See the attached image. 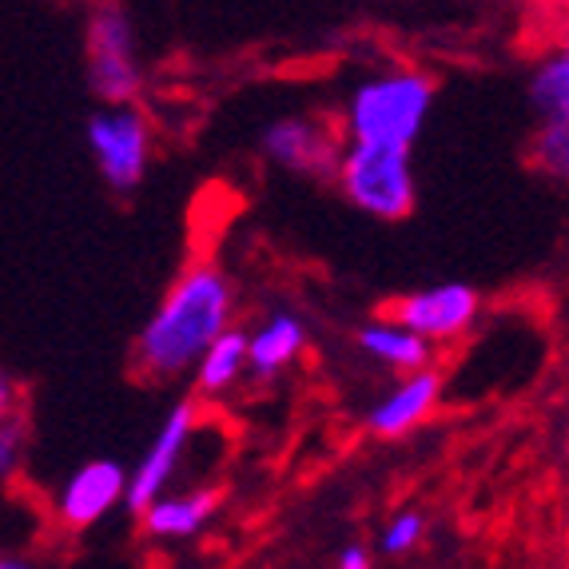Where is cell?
Returning a JSON list of instances; mask_svg holds the SVG:
<instances>
[{
    "instance_id": "obj_11",
    "label": "cell",
    "mask_w": 569,
    "mask_h": 569,
    "mask_svg": "<svg viewBox=\"0 0 569 569\" xmlns=\"http://www.w3.org/2000/svg\"><path fill=\"white\" fill-rule=\"evenodd\" d=\"M223 510V486L203 482L188 490H163L148 510L136 513L140 533L156 546H183L211 530V522Z\"/></svg>"
},
{
    "instance_id": "obj_13",
    "label": "cell",
    "mask_w": 569,
    "mask_h": 569,
    "mask_svg": "<svg viewBox=\"0 0 569 569\" xmlns=\"http://www.w3.org/2000/svg\"><path fill=\"white\" fill-rule=\"evenodd\" d=\"M355 347H359V355L370 367L387 370V375H410V370L435 367L438 351H442V347L410 331L407 323H399L387 311L355 327Z\"/></svg>"
},
{
    "instance_id": "obj_10",
    "label": "cell",
    "mask_w": 569,
    "mask_h": 569,
    "mask_svg": "<svg viewBox=\"0 0 569 569\" xmlns=\"http://www.w3.org/2000/svg\"><path fill=\"white\" fill-rule=\"evenodd\" d=\"M442 395H447V379H442L438 367L395 375V387L382 390L379 399L367 407L362 427H367L370 438H379V442H402V438L422 430L438 415Z\"/></svg>"
},
{
    "instance_id": "obj_20",
    "label": "cell",
    "mask_w": 569,
    "mask_h": 569,
    "mask_svg": "<svg viewBox=\"0 0 569 569\" xmlns=\"http://www.w3.org/2000/svg\"><path fill=\"white\" fill-rule=\"evenodd\" d=\"M335 566L339 569H370L375 566V550L362 546V541H351V546H342V550L335 553Z\"/></svg>"
},
{
    "instance_id": "obj_21",
    "label": "cell",
    "mask_w": 569,
    "mask_h": 569,
    "mask_svg": "<svg viewBox=\"0 0 569 569\" xmlns=\"http://www.w3.org/2000/svg\"><path fill=\"white\" fill-rule=\"evenodd\" d=\"M550 32H553V44H561V48H569V4L558 12V17L550 20Z\"/></svg>"
},
{
    "instance_id": "obj_3",
    "label": "cell",
    "mask_w": 569,
    "mask_h": 569,
    "mask_svg": "<svg viewBox=\"0 0 569 569\" xmlns=\"http://www.w3.org/2000/svg\"><path fill=\"white\" fill-rule=\"evenodd\" d=\"M415 148L379 140H347V152L331 188L362 216L379 223H402L418 203Z\"/></svg>"
},
{
    "instance_id": "obj_4",
    "label": "cell",
    "mask_w": 569,
    "mask_h": 569,
    "mask_svg": "<svg viewBox=\"0 0 569 569\" xmlns=\"http://www.w3.org/2000/svg\"><path fill=\"white\" fill-rule=\"evenodd\" d=\"M84 80L96 104H140L143 72L140 37L120 0H96L84 17Z\"/></svg>"
},
{
    "instance_id": "obj_16",
    "label": "cell",
    "mask_w": 569,
    "mask_h": 569,
    "mask_svg": "<svg viewBox=\"0 0 569 569\" xmlns=\"http://www.w3.org/2000/svg\"><path fill=\"white\" fill-rule=\"evenodd\" d=\"M530 163L538 176L569 183V116H546L530 136Z\"/></svg>"
},
{
    "instance_id": "obj_7",
    "label": "cell",
    "mask_w": 569,
    "mask_h": 569,
    "mask_svg": "<svg viewBox=\"0 0 569 569\" xmlns=\"http://www.w3.org/2000/svg\"><path fill=\"white\" fill-rule=\"evenodd\" d=\"M200 427H203V399L188 395V399L171 402V410L160 418L152 442H148L140 462L132 466V478H128V502H123V510L132 513V518L140 510H148L163 490H171L183 458L191 455V442H196Z\"/></svg>"
},
{
    "instance_id": "obj_6",
    "label": "cell",
    "mask_w": 569,
    "mask_h": 569,
    "mask_svg": "<svg viewBox=\"0 0 569 569\" xmlns=\"http://www.w3.org/2000/svg\"><path fill=\"white\" fill-rule=\"evenodd\" d=\"M259 152L271 168L287 171V176L335 183V171L347 152V132L331 116L291 112L267 123L259 136Z\"/></svg>"
},
{
    "instance_id": "obj_19",
    "label": "cell",
    "mask_w": 569,
    "mask_h": 569,
    "mask_svg": "<svg viewBox=\"0 0 569 569\" xmlns=\"http://www.w3.org/2000/svg\"><path fill=\"white\" fill-rule=\"evenodd\" d=\"M498 4H506V9L522 12V17H546L553 20L561 9H566L569 0H498Z\"/></svg>"
},
{
    "instance_id": "obj_8",
    "label": "cell",
    "mask_w": 569,
    "mask_h": 569,
    "mask_svg": "<svg viewBox=\"0 0 569 569\" xmlns=\"http://www.w3.org/2000/svg\"><path fill=\"white\" fill-rule=\"evenodd\" d=\"M482 307L486 299L475 283L447 279V283H430L399 295L382 311L395 315L399 323H407L410 331H418L435 347H455V342H462L466 335L482 323Z\"/></svg>"
},
{
    "instance_id": "obj_9",
    "label": "cell",
    "mask_w": 569,
    "mask_h": 569,
    "mask_svg": "<svg viewBox=\"0 0 569 569\" xmlns=\"http://www.w3.org/2000/svg\"><path fill=\"white\" fill-rule=\"evenodd\" d=\"M128 478L116 458H88L52 493V522L64 533H88L128 502Z\"/></svg>"
},
{
    "instance_id": "obj_5",
    "label": "cell",
    "mask_w": 569,
    "mask_h": 569,
    "mask_svg": "<svg viewBox=\"0 0 569 569\" xmlns=\"http://www.w3.org/2000/svg\"><path fill=\"white\" fill-rule=\"evenodd\" d=\"M88 156L112 196H132L152 168L156 132L140 104H100L84 123Z\"/></svg>"
},
{
    "instance_id": "obj_1",
    "label": "cell",
    "mask_w": 569,
    "mask_h": 569,
    "mask_svg": "<svg viewBox=\"0 0 569 569\" xmlns=\"http://www.w3.org/2000/svg\"><path fill=\"white\" fill-rule=\"evenodd\" d=\"M239 291L219 259L200 256L176 271L160 303L132 342V370L152 387L191 379L196 362L208 355L219 335L236 327Z\"/></svg>"
},
{
    "instance_id": "obj_15",
    "label": "cell",
    "mask_w": 569,
    "mask_h": 569,
    "mask_svg": "<svg viewBox=\"0 0 569 569\" xmlns=\"http://www.w3.org/2000/svg\"><path fill=\"white\" fill-rule=\"evenodd\" d=\"M530 104L533 116H569V48L550 44L530 68Z\"/></svg>"
},
{
    "instance_id": "obj_17",
    "label": "cell",
    "mask_w": 569,
    "mask_h": 569,
    "mask_svg": "<svg viewBox=\"0 0 569 569\" xmlns=\"http://www.w3.org/2000/svg\"><path fill=\"white\" fill-rule=\"evenodd\" d=\"M430 533V522L427 513L407 506V510L390 513L387 522L379 526V538H375V553L382 558H410V553L422 550V541Z\"/></svg>"
},
{
    "instance_id": "obj_14",
    "label": "cell",
    "mask_w": 569,
    "mask_h": 569,
    "mask_svg": "<svg viewBox=\"0 0 569 569\" xmlns=\"http://www.w3.org/2000/svg\"><path fill=\"white\" fill-rule=\"evenodd\" d=\"M251 379V362H247V331L243 327H228L216 342L208 347L196 370H191V395L203 402H223L236 395L243 382Z\"/></svg>"
},
{
    "instance_id": "obj_12",
    "label": "cell",
    "mask_w": 569,
    "mask_h": 569,
    "mask_svg": "<svg viewBox=\"0 0 569 569\" xmlns=\"http://www.w3.org/2000/svg\"><path fill=\"white\" fill-rule=\"evenodd\" d=\"M311 347V327L299 311L291 307H276L271 315H263L251 331H247V362H251V382L267 387L279 382L291 367L307 359Z\"/></svg>"
},
{
    "instance_id": "obj_22",
    "label": "cell",
    "mask_w": 569,
    "mask_h": 569,
    "mask_svg": "<svg viewBox=\"0 0 569 569\" xmlns=\"http://www.w3.org/2000/svg\"><path fill=\"white\" fill-rule=\"evenodd\" d=\"M60 4H77V9H92L96 0H60Z\"/></svg>"
},
{
    "instance_id": "obj_18",
    "label": "cell",
    "mask_w": 569,
    "mask_h": 569,
    "mask_svg": "<svg viewBox=\"0 0 569 569\" xmlns=\"http://www.w3.org/2000/svg\"><path fill=\"white\" fill-rule=\"evenodd\" d=\"M20 438H24V418L17 407H0V478L12 482L20 462Z\"/></svg>"
},
{
    "instance_id": "obj_2",
    "label": "cell",
    "mask_w": 569,
    "mask_h": 569,
    "mask_svg": "<svg viewBox=\"0 0 569 569\" xmlns=\"http://www.w3.org/2000/svg\"><path fill=\"white\" fill-rule=\"evenodd\" d=\"M435 100L438 80L427 68L390 64L355 80L342 96L335 120L347 132V140H379L415 148L430 112H435Z\"/></svg>"
}]
</instances>
